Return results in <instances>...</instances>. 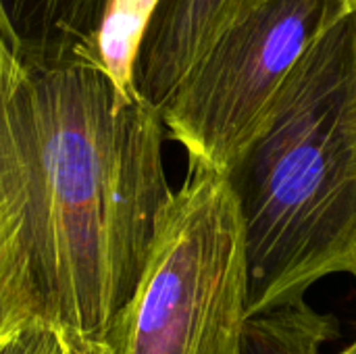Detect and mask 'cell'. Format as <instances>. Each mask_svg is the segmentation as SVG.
<instances>
[{"instance_id": "cell-2", "label": "cell", "mask_w": 356, "mask_h": 354, "mask_svg": "<svg viewBox=\"0 0 356 354\" xmlns=\"http://www.w3.org/2000/svg\"><path fill=\"white\" fill-rule=\"evenodd\" d=\"M246 240L248 317L356 282V6L300 56L223 173Z\"/></svg>"}, {"instance_id": "cell-9", "label": "cell", "mask_w": 356, "mask_h": 354, "mask_svg": "<svg viewBox=\"0 0 356 354\" xmlns=\"http://www.w3.org/2000/svg\"><path fill=\"white\" fill-rule=\"evenodd\" d=\"M13 325L8 317V307H6V294H4V280H2V263H0V336Z\"/></svg>"}, {"instance_id": "cell-10", "label": "cell", "mask_w": 356, "mask_h": 354, "mask_svg": "<svg viewBox=\"0 0 356 354\" xmlns=\"http://www.w3.org/2000/svg\"><path fill=\"white\" fill-rule=\"evenodd\" d=\"M75 354H98V351H94V348H86V346H79V344H75Z\"/></svg>"}, {"instance_id": "cell-6", "label": "cell", "mask_w": 356, "mask_h": 354, "mask_svg": "<svg viewBox=\"0 0 356 354\" xmlns=\"http://www.w3.org/2000/svg\"><path fill=\"white\" fill-rule=\"evenodd\" d=\"M117 4L119 0H0V29L31 61H102L100 35Z\"/></svg>"}, {"instance_id": "cell-7", "label": "cell", "mask_w": 356, "mask_h": 354, "mask_svg": "<svg viewBox=\"0 0 356 354\" xmlns=\"http://www.w3.org/2000/svg\"><path fill=\"white\" fill-rule=\"evenodd\" d=\"M336 336V319L315 311L302 298L248 317L240 354H321Z\"/></svg>"}, {"instance_id": "cell-1", "label": "cell", "mask_w": 356, "mask_h": 354, "mask_svg": "<svg viewBox=\"0 0 356 354\" xmlns=\"http://www.w3.org/2000/svg\"><path fill=\"white\" fill-rule=\"evenodd\" d=\"M161 113L100 58L42 63L0 29V263L8 317L98 351L173 194Z\"/></svg>"}, {"instance_id": "cell-11", "label": "cell", "mask_w": 356, "mask_h": 354, "mask_svg": "<svg viewBox=\"0 0 356 354\" xmlns=\"http://www.w3.org/2000/svg\"><path fill=\"white\" fill-rule=\"evenodd\" d=\"M340 354H356V340L350 344V346H348V348H346V351H342Z\"/></svg>"}, {"instance_id": "cell-8", "label": "cell", "mask_w": 356, "mask_h": 354, "mask_svg": "<svg viewBox=\"0 0 356 354\" xmlns=\"http://www.w3.org/2000/svg\"><path fill=\"white\" fill-rule=\"evenodd\" d=\"M0 354H75V342L44 317H25L0 336Z\"/></svg>"}, {"instance_id": "cell-3", "label": "cell", "mask_w": 356, "mask_h": 354, "mask_svg": "<svg viewBox=\"0 0 356 354\" xmlns=\"http://www.w3.org/2000/svg\"><path fill=\"white\" fill-rule=\"evenodd\" d=\"M244 225L219 171L192 165L98 354H240L248 319Z\"/></svg>"}, {"instance_id": "cell-5", "label": "cell", "mask_w": 356, "mask_h": 354, "mask_svg": "<svg viewBox=\"0 0 356 354\" xmlns=\"http://www.w3.org/2000/svg\"><path fill=\"white\" fill-rule=\"evenodd\" d=\"M261 0H152L131 54V86L159 113L188 67L240 13ZM356 6V0H350Z\"/></svg>"}, {"instance_id": "cell-4", "label": "cell", "mask_w": 356, "mask_h": 354, "mask_svg": "<svg viewBox=\"0 0 356 354\" xmlns=\"http://www.w3.org/2000/svg\"><path fill=\"white\" fill-rule=\"evenodd\" d=\"M353 6L350 0H261L240 13L161 108L169 138L192 165L225 173L305 50Z\"/></svg>"}]
</instances>
